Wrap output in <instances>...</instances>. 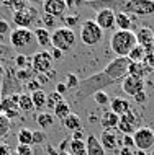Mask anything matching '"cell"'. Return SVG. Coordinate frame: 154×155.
<instances>
[{
	"label": "cell",
	"mask_w": 154,
	"mask_h": 155,
	"mask_svg": "<svg viewBox=\"0 0 154 155\" xmlns=\"http://www.w3.org/2000/svg\"><path fill=\"white\" fill-rule=\"evenodd\" d=\"M110 110L115 113L116 116H125L126 113H130L133 110V106H131V103H130V100H126V98H113L110 101Z\"/></svg>",
	"instance_id": "obj_16"
},
{
	"label": "cell",
	"mask_w": 154,
	"mask_h": 155,
	"mask_svg": "<svg viewBox=\"0 0 154 155\" xmlns=\"http://www.w3.org/2000/svg\"><path fill=\"white\" fill-rule=\"evenodd\" d=\"M144 80H141V78H136V77H131V75H126V77L121 80V90L125 95L131 96V98H135L136 95L139 93V91H144Z\"/></svg>",
	"instance_id": "obj_11"
},
{
	"label": "cell",
	"mask_w": 154,
	"mask_h": 155,
	"mask_svg": "<svg viewBox=\"0 0 154 155\" xmlns=\"http://www.w3.org/2000/svg\"><path fill=\"white\" fill-rule=\"evenodd\" d=\"M70 104H69V101H61L59 104H57L56 108L53 110V114H54V118H57V119H64V118H67V116L70 114Z\"/></svg>",
	"instance_id": "obj_26"
},
{
	"label": "cell",
	"mask_w": 154,
	"mask_h": 155,
	"mask_svg": "<svg viewBox=\"0 0 154 155\" xmlns=\"http://www.w3.org/2000/svg\"><path fill=\"white\" fill-rule=\"evenodd\" d=\"M92 98H94V101L97 103L98 106H110V101H111L107 91H97Z\"/></svg>",
	"instance_id": "obj_34"
},
{
	"label": "cell",
	"mask_w": 154,
	"mask_h": 155,
	"mask_svg": "<svg viewBox=\"0 0 154 155\" xmlns=\"http://www.w3.org/2000/svg\"><path fill=\"white\" fill-rule=\"evenodd\" d=\"M138 46L136 35L133 31H113L110 38V49L115 54V57H128L133 49Z\"/></svg>",
	"instance_id": "obj_2"
},
{
	"label": "cell",
	"mask_w": 154,
	"mask_h": 155,
	"mask_svg": "<svg viewBox=\"0 0 154 155\" xmlns=\"http://www.w3.org/2000/svg\"><path fill=\"white\" fill-rule=\"evenodd\" d=\"M43 23H44V28L46 30H49V28H53V26H56V23H57V18H54V16H49V15H43Z\"/></svg>",
	"instance_id": "obj_42"
},
{
	"label": "cell",
	"mask_w": 154,
	"mask_h": 155,
	"mask_svg": "<svg viewBox=\"0 0 154 155\" xmlns=\"http://www.w3.org/2000/svg\"><path fill=\"white\" fill-rule=\"evenodd\" d=\"M15 153L16 155H35V152H33V149L30 145H20V144H18V147H16Z\"/></svg>",
	"instance_id": "obj_41"
},
{
	"label": "cell",
	"mask_w": 154,
	"mask_h": 155,
	"mask_svg": "<svg viewBox=\"0 0 154 155\" xmlns=\"http://www.w3.org/2000/svg\"><path fill=\"white\" fill-rule=\"evenodd\" d=\"M100 144L103 150H108V152H115V150L120 149V139L116 136L115 131H102V136H100Z\"/></svg>",
	"instance_id": "obj_15"
},
{
	"label": "cell",
	"mask_w": 154,
	"mask_h": 155,
	"mask_svg": "<svg viewBox=\"0 0 154 155\" xmlns=\"http://www.w3.org/2000/svg\"><path fill=\"white\" fill-rule=\"evenodd\" d=\"M15 64L18 69H28V67H31V57L25 56V54H18L15 57Z\"/></svg>",
	"instance_id": "obj_37"
},
{
	"label": "cell",
	"mask_w": 154,
	"mask_h": 155,
	"mask_svg": "<svg viewBox=\"0 0 154 155\" xmlns=\"http://www.w3.org/2000/svg\"><path fill=\"white\" fill-rule=\"evenodd\" d=\"M85 147H87V155H107L100 140L95 136H92V134L85 139Z\"/></svg>",
	"instance_id": "obj_20"
},
{
	"label": "cell",
	"mask_w": 154,
	"mask_h": 155,
	"mask_svg": "<svg viewBox=\"0 0 154 155\" xmlns=\"http://www.w3.org/2000/svg\"><path fill=\"white\" fill-rule=\"evenodd\" d=\"M103 31L95 20H85L84 23L80 25V41L85 46H97L103 41Z\"/></svg>",
	"instance_id": "obj_4"
},
{
	"label": "cell",
	"mask_w": 154,
	"mask_h": 155,
	"mask_svg": "<svg viewBox=\"0 0 154 155\" xmlns=\"http://www.w3.org/2000/svg\"><path fill=\"white\" fill-rule=\"evenodd\" d=\"M36 20H38V12L31 5H28L26 8L13 13V23L16 25V28H26V30H30V26H33V23Z\"/></svg>",
	"instance_id": "obj_9"
},
{
	"label": "cell",
	"mask_w": 154,
	"mask_h": 155,
	"mask_svg": "<svg viewBox=\"0 0 154 155\" xmlns=\"http://www.w3.org/2000/svg\"><path fill=\"white\" fill-rule=\"evenodd\" d=\"M53 64H54V61H53L49 51H46V49L36 51L31 56V70L36 75H38V74H48V72H51V70H53Z\"/></svg>",
	"instance_id": "obj_6"
},
{
	"label": "cell",
	"mask_w": 154,
	"mask_h": 155,
	"mask_svg": "<svg viewBox=\"0 0 154 155\" xmlns=\"http://www.w3.org/2000/svg\"><path fill=\"white\" fill-rule=\"evenodd\" d=\"M128 59H130V62H144V59H146V49L143 48V46H136L133 51L128 54Z\"/></svg>",
	"instance_id": "obj_28"
},
{
	"label": "cell",
	"mask_w": 154,
	"mask_h": 155,
	"mask_svg": "<svg viewBox=\"0 0 154 155\" xmlns=\"http://www.w3.org/2000/svg\"><path fill=\"white\" fill-rule=\"evenodd\" d=\"M130 69V59L128 57H115L105 65V69L98 74H94L90 77L79 82V87L74 93V100L77 103L94 96L97 91H105L107 87L115 85L116 82H121L128 75Z\"/></svg>",
	"instance_id": "obj_1"
},
{
	"label": "cell",
	"mask_w": 154,
	"mask_h": 155,
	"mask_svg": "<svg viewBox=\"0 0 154 155\" xmlns=\"http://www.w3.org/2000/svg\"><path fill=\"white\" fill-rule=\"evenodd\" d=\"M13 77H15V74H12V70H5L3 78H2V87H0V98H7V96H12V95H20L22 87H20V82Z\"/></svg>",
	"instance_id": "obj_10"
},
{
	"label": "cell",
	"mask_w": 154,
	"mask_h": 155,
	"mask_svg": "<svg viewBox=\"0 0 154 155\" xmlns=\"http://www.w3.org/2000/svg\"><path fill=\"white\" fill-rule=\"evenodd\" d=\"M79 77L76 74H67L66 75V78H64V85L67 87V90H76L77 87H79Z\"/></svg>",
	"instance_id": "obj_36"
},
{
	"label": "cell",
	"mask_w": 154,
	"mask_h": 155,
	"mask_svg": "<svg viewBox=\"0 0 154 155\" xmlns=\"http://www.w3.org/2000/svg\"><path fill=\"white\" fill-rule=\"evenodd\" d=\"M144 64H146L149 69H152V70H154V51H151V52H148V54H146Z\"/></svg>",
	"instance_id": "obj_47"
},
{
	"label": "cell",
	"mask_w": 154,
	"mask_h": 155,
	"mask_svg": "<svg viewBox=\"0 0 154 155\" xmlns=\"http://www.w3.org/2000/svg\"><path fill=\"white\" fill-rule=\"evenodd\" d=\"M2 5L7 7V8H12V10H13V13H15V12H20V10H23V8H26L30 3H28V2H23V0H20V2L12 0V2H2Z\"/></svg>",
	"instance_id": "obj_35"
},
{
	"label": "cell",
	"mask_w": 154,
	"mask_h": 155,
	"mask_svg": "<svg viewBox=\"0 0 154 155\" xmlns=\"http://www.w3.org/2000/svg\"><path fill=\"white\" fill-rule=\"evenodd\" d=\"M77 5H80V2H72V0H67V2H66V7L67 8H74Z\"/></svg>",
	"instance_id": "obj_56"
},
{
	"label": "cell",
	"mask_w": 154,
	"mask_h": 155,
	"mask_svg": "<svg viewBox=\"0 0 154 155\" xmlns=\"http://www.w3.org/2000/svg\"><path fill=\"white\" fill-rule=\"evenodd\" d=\"M36 124L39 126L43 131H46V129L53 127L54 124V114H51V113H38V116H36Z\"/></svg>",
	"instance_id": "obj_24"
},
{
	"label": "cell",
	"mask_w": 154,
	"mask_h": 155,
	"mask_svg": "<svg viewBox=\"0 0 154 155\" xmlns=\"http://www.w3.org/2000/svg\"><path fill=\"white\" fill-rule=\"evenodd\" d=\"M121 147H126V149H131L135 147V140H133V136H121V140H120Z\"/></svg>",
	"instance_id": "obj_43"
},
{
	"label": "cell",
	"mask_w": 154,
	"mask_h": 155,
	"mask_svg": "<svg viewBox=\"0 0 154 155\" xmlns=\"http://www.w3.org/2000/svg\"><path fill=\"white\" fill-rule=\"evenodd\" d=\"M57 150H59V152H67V153H69V150H70V139L61 140V144H59V147H57Z\"/></svg>",
	"instance_id": "obj_45"
},
{
	"label": "cell",
	"mask_w": 154,
	"mask_h": 155,
	"mask_svg": "<svg viewBox=\"0 0 154 155\" xmlns=\"http://www.w3.org/2000/svg\"><path fill=\"white\" fill-rule=\"evenodd\" d=\"M151 155H154V150H152V153H151Z\"/></svg>",
	"instance_id": "obj_59"
},
{
	"label": "cell",
	"mask_w": 154,
	"mask_h": 155,
	"mask_svg": "<svg viewBox=\"0 0 154 155\" xmlns=\"http://www.w3.org/2000/svg\"><path fill=\"white\" fill-rule=\"evenodd\" d=\"M70 155H87V147L84 140H72L70 139Z\"/></svg>",
	"instance_id": "obj_30"
},
{
	"label": "cell",
	"mask_w": 154,
	"mask_h": 155,
	"mask_svg": "<svg viewBox=\"0 0 154 155\" xmlns=\"http://www.w3.org/2000/svg\"><path fill=\"white\" fill-rule=\"evenodd\" d=\"M95 23L105 30H115V12L110 8H100L95 12Z\"/></svg>",
	"instance_id": "obj_12"
},
{
	"label": "cell",
	"mask_w": 154,
	"mask_h": 155,
	"mask_svg": "<svg viewBox=\"0 0 154 155\" xmlns=\"http://www.w3.org/2000/svg\"><path fill=\"white\" fill-rule=\"evenodd\" d=\"M35 78L38 80V83L41 85V88H43V87H44V85H46V83L49 82V78H48V75H46V74H38Z\"/></svg>",
	"instance_id": "obj_49"
},
{
	"label": "cell",
	"mask_w": 154,
	"mask_h": 155,
	"mask_svg": "<svg viewBox=\"0 0 154 155\" xmlns=\"http://www.w3.org/2000/svg\"><path fill=\"white\" fill-rule=\"evenodd\" d=\"M36 43L35 39V33L26 28H15L10 31V46L18 51H22V54H25V51H30V48Z\"/></svg>",
	"instance_id": "obj_5"
},
{
	"label": "cell",
	"mask_w": 154,
	"mask_h": 155,
	"mask_svg": "<svg viewBox=\"0 0 154 155\" xmlns=\"http://www.w3.org/2000/svg\"><path fill=\"white\" fill-rule=\"evenodd\" d=\"M18 108L22 113H31L35 110L33 106V101H31V95L30 93H20V98H18Z\"/></svg>",
	"instance_id": "obj_25"
},
{
	"label": "cell",
	"mask_w": 154,
	"mask_h": 155,
	"mask_svg": "<svg viewBox=\"0 0 154 155\" xmlns=\"http://www.w3.org/2000/svg\"><path fill=\"white\" fill-rule=\"evenodd\" d=\"M151 72H154L152 69H149V67L144 64V62H130V69H128V75H131V77H136V78H141V80H144V78L148 77Z\"/></svg>",
	"instance_id": "obj_18"
},
{
	"label": "cell",
	"mask_w": 154,
	"mask_h": 155,
	"mask_svg": "<svg viewBox=\"0 0 154 155\" xmlns=\"http://www.w3.org/2000/svg\"><path fill=\"white\" fill-rule=\"evenodd\" d=\"M10 36V25H8L7 20H0V36Z\"/></svg>",
	"instance_id": "obj_44"
},
{
	"label": "cell",
	"mask_w": 154,
	"mask_h": 155,
	"mask_svg": "<svg viewBox=\"0 0 154 155\" xmlns=\"http://www.w3.org/2000/svg\"><path fill=\"white\" fill-rule=\"evenodd\" d=\"M118 123H120V116H116L111 110L103 111V114L100 116V124L105 131H115L118 127Z\"/></svg>",
	"instance_id": "obj_17"
},
{
	"label": "cell",
	"mask_w": 154,
	"mask_h": 155,
	"mask_svg": "<svg viewBox=\"0 0 154 155\" xmlns=\"http://www.w3.org/2000/svg\"><path fill=\"white\" fill-rule=\"evenodd\" d=\"M13 155H16V153H13Z\"/></svg>",
	"instance_id": "obj_60"
},
{
	"label": "cell",
	"mask_w": 154,
	"mask_h": 155,
	"mask_svg": "<svg viewBox=\"0 0 154 155\" xmlns=\"http://www.w3.org/2000/svg\"><path fill=\"white\" fill-rule=\"evenodd\" d=\"M0 155H12V150L7 144H0Z\"/></svg>",
	"instance_id": "obj_53"
},
{
	"label": "cell",
	"mask_w": 154,
	"mask_h": 155,
	"mask_svg": "<svg viewBox=\"0 0 154 155\" xmlns=\"http://www.w3.org/2000/svg\"><path fill=\"white\" fill-rule=\"evenodd\" d=\"M49 54H51L53 61H61L62 57H64V52L59 51V49H56V48H51V51H49Z\"/></svg>",
	"instance_id": "obj_46"
},
{
	"label": "cell",
	"mask_w": 154,
	"mask_h": 155,
	"mask_svg": "<svg viewBox=\"0 0 154 155\" xmlns=\"http://www.w3.org/2000/svg\"><path fill=\"white\" fill-rule=\"evenodd\" d=\"M133 140H135V147L138 150H148L154 149V131L151 127H138L133 134Z\"/></svg>",
	"instance_id": "obj_7"
},
{
	"label": "cell",
	"mask_w": 154,
	"mask_h": 155,
	"mask_svg": "<svg viewBox=\"0 0 154 155\" xmlns=\"http://www.w3.org/2000/svg\"><path fill=\"white\" fill-rule=\"evenodd\" d=\"M115 26L120 31H131L133 28V18L123 12H115Z\"/></svg>",
	"instance_id": "obj_19"
},
{
	"label": "cell",
	"mask_w": 154,
	"mask_h": 155,
	"mask_svg": "<svg viewBox=\"0 0 154 155\" xmlns=\"http://www.w3.org/2000/svg\"><path fill=\"white\" fill-rule=\"evenodd\" d=\"M35 77H36V74L31 70V67H28V69H18L15 72V78L18 82H30Z\"/></svg>",
	"instance_id": "obj_31"
},
{
	"label": "cell",
	"mask_w": 154,
	"mask_h": 155,
	"mask_svg": "<svg viewBox=\"0 0 154 155\" xmlns=\"http://www.w3.org/2000/svg\"><path fill=\"white\" fill-rule=\"evenodd\" d=\"M61 123H62V126H64L67 131L76 132L77 129H80V116L76 114V113H70L67 118H64Z\"/></svg>",
	"instance_id": "obj_22"
},
{
	"label": "cell",
	"mask_w": 154,
	"mask_h": 155,
	"mask_svg": "<svg viewBox=\"0 0 154 155\" xmlns=\"http://www.w3.org/2000/svg\"><path fill=\"white\" fill-rule=\"evenodd\" d=\"M25 90L26 91H38V90H41V85L38 83V80H36V78H31L30 82H26L25 83Z\"/></svg>",
	"instance_id": "obj_40"
},
{
	"label": "cell",
	"mask_w": 154,
	"mask_h": 155,
	"mask_svg": "<svg viewBox=\"0 0 154 155\" xmlns=\"http://www.w3.org/2000/svg\"><path fill=\"white\" fill-rule=\"evenodd\" d=\"M77 23H79V13L64 16V25H66V28H69V30H72V26H77Z\"/></svg>",
	"instance_id": "obj_39"
},
{
	"label": "cell",
	"mask_w": 154,
	"mask_h": 155,
	"mask_svg": "<svg viewBox=\"0 0 154 155\" xmlns=\"http://www.w3.org/2000/svg\"><path fill=\"white\" fill-rule=\"evenodd\" d=\"M118 155H135L131 149H126V147H120L118 149Z\"/></svg>",
	"instance_id": "obj_54"
},
{
	"label": "cell",
	"mask_w": 154,
	"mask_h": 155,
	"mask_svg": "<svg viewBox=\"0 0 154 155\" xmlns=\"http://www.w3.org/2000/svg\"><path fill=\"white\" fill-rule=\"evenodd\" d=\"M3 74H5V69H3L2 65H0V77H3Z\"/></svg>",
	"instance_id": "obj_58"
},
{
	"label": "cell",
	"mask_w": 154,
	"mask_h": 155,
	"mask_svg": "<svg viewBox=\"0 0 154 155\" xmlns=\"http://www.w3.org/2000/svg\"><path fill=\"white\" fill-rule=\"evenodd\" d=\"M61 101H64V96L59 95L57 91H51V93L48 95V98H46V108L54 110V108H56Z\"/></svg>",
	"instance_id": "obj_33"
},
{
	"label": "cell",
	"mask_w": 154,
	"mask_h": 155,
	"mask_svg": "<svg viewBox=\"0 0 154 155\" xmlns=\"http://www.w3.org/2000/svg\"><path fill=\"white\" fill-rule=\"evenodd\" d=\"M31 95V101H33V106H35V110H38L41 111L43 108H46V98H48V95H46V91H44L43 88L38 90V91H33Z\"/></svg>",
	"instance_id": "obj_23"
},
{
	"label": "cell",
	"mask_w": 154,
	"mask_h": 155,
	"mask_svg": "<svg viewBox=\"0 0 154 155\" xmlns=\"http://www.w3.org/2000/svg\"><path fill=\"white\" fill-rule=\"evenodd\" d=\"M46 139L48 136L44 131H33V145H44Z\"/></svg>",
	"instance_id": "obj_38"
},
{
	"label": "cell",
	"mask_w": 154,
	"mask_h": 155,
	"mask_svg": "<svg viewBox=\"0 0 154 155\" xmlns=\"http://www.w3.org/2000/svg\"><path fill=\"white\" fill-rule=\"evenodd\" d=\"M8 52H10V48H7V46H3L0 43V56H7Z\"/></svg>",
	"instance_id": "obj_55"
},
{
	"label": "cell",
	"mask_w": 154,
	"mask_h": 155,
	"mask_svg": "<svg viewBox=\"0 0 154 155\" xmlns=\"http://www.w3.org/2000/svg\"><path fill=\"white\" fill-rule=\"evenodd\" d=\"M54 91H57V93H59V95H62V96H64L66 93H67V87H66L64 85V82H61V83H57V85H56V90H54Z\"/></svg>",
	"instance_id": "obj_51"
},
{
	"label": "cell",
	"mask_w": 154,
	"mask_h": 155,
	"mask_svg": "<svg viewBox=\"0 0 154 155\" xmlns=\"http://www.w3.org/2000/svg\"><path fill=\"white\" fill-rule=\"evenodd\" d=\"M120 119L125 121V123H128L130 126H133L135 129L141 127V126H139V119H141V116H139V113H138V111H135V110H131L130 113H126V114L121 116Z\"/></svg>",
	"instance_id": "obj_29"
},
{
	"label": "cell",
	"mask_w": 154,
	"mask_h": 155,
	"mask_svg": "<svg viewBox=\"0 0 154 155\" xmlns=\"http://www.w3.org/2000/svg\"><path fill=\"white\" fill-rule=\"evenodd\" d=\"M35 33V39L38 46L41 48H48V46H51V31L46 30V28H36Z\"/></svg>",
	"instance_id": "obj_21"
},
{
	"label": "cell",
	"mask_w": 154,
	"mask_h": 155,
	"mask_svg": "<svg viewBox=\"0 0 154 155\" xmlns=\"http://www.w3.org/2000/svg\"><path fill=\"white\" fill-rule=\"evenodd\" d=\"M16 139H18L20 145H33V131L28 127H22L16 134Z\"/></svg>",
	"instance_id": "obj_27"
},
{
	"label": "cell",
	"mask_w": 154,
	"mask_h": 155,
	"mask_svg": "<svg viewBox=\"0 0 154 155\" xmlns=\"http://www.w3.org/2000/svg\"><path fill=\"white\" fill-rule=\"evenodd\" d=\"M12 131V121L7 116L0 114V139H5Z\"/></svg>",
	"instance_id": "obj_32"
},
{
	"label": "cell",
	"mask_w": 154,
	"mask_h": 155,
	"mask_svg": "<svg viewBox=\"0 0 154 155\" xmlns=\"http://www.w3.org/2000/svg\"><path fill=\"white\" fill-rule=\"evenodd\" d=\"M133 100H135V101L138 103V104H143V103H146V100H148V95H146V91H139V93L136 95Z\"/></svg>",
	"instance_id": "obj_48"
},
{
	"label": "cell",
	"mask_w": 154,
	"mask_h": 155,
	"mask_svg": "<svg viewBox=\"0 0 154 155\" xmlns=\"http://www.w3.org/2000/svg\"><path fill=\"white\" fill-rule=\"evenodd\" d=\"M18 98L20 95H12L7 96V98H0V114L7 116L8 119H20V111L18 108Z\"/></svg>",
	"instance_id": "obj_8"
},
{
	"label": "cell",
	"mask_w": 154,
	"mask_h": 155,
	"mask_svg": "<svg viewBox=\"0 0 154 155\" xmlns=\"http://www.w3.org/2000/svg\"><path fill=\"white\" fill-rule=\"evenodd\" d=\"M136 35V41H138L139 46H143L146 49V54L154 51V31L149 26H139Z\"/></svg>",
	"instance_id": "obj_14"
},
{
	"label": "cell",
	"mask_w": 154,
	"mask_h": 155,
	"mask_svg": "<svg viewBox=\"0 0 154 155\" xmlns=\"http://www.w3.org/2000/svg\"><path fill=\"white\" fill-rule=\"evenodd\" d=\"M46 153H48V155H70V153H67V152H59L57 149L51 147V145H46Z\"/></svg>",
	"instance_id": "obj_50"
},
{
	"label": "cell",
	"mask_w": 154,
	"mask_h": 155,
	"mask_svg": "<svg viewBox=\"0 0 154 155\" xmlns=\"http://www.w3.org/2000/svg\"><path fill=\"white\" fill-rule=\"evenodd\" d=\"M135 155H148V152H144V150H135Z\"/></svg>",
	"instance_id": "obj_57"
},
{
	"label": "cell",
	"mask_w": 154,
	"mask_h": 155,
	"mask_svg": "<svg viewBox=\"0 0 154 155\" xmlns=\"http://www.w3.org/2000/svg\"><path fill=\"white\" fill-rule=\"evenodd\" d=\"M72 140H84V131H82V127L80 129H77L76 132H72V137H70Z\"/></svg>",
	"instance_id": "obj_52"
},
{
	"label": "cell",
	"mask_w": 154,
	"mask_h": 155,
	"mask_svg": "<svg viewBox=\"0 0 154 155\" xmlns=\"http://www.w3.org/2000/svg\"><path fill=\"white\" fill-rule=\"evenodd\" d=\"M76 43H77L76 33L72 30H69V28H66V26L56 28L51 35V46L56 49H59V51H62L64 54L67 51H70V49L76 46Z\"/></svg>",
	"instance_id": "obj_3"
},
{
	"label": "cell",
	"mask_w": 154,
	"mask_h": 155,
	"mask_svg": "<svg viewBox=\"0 0 154 155\" xmlns=\"http://www.w3.org/2000/svg\"><path fill=\"white\" fill-rule=\"evenodd\" d=\"M43 10H44V15L54 16V18H62V20L67 13L66 2H62V0H46L43 3Z\"/></svg>",
	"instance_id": "obj_13"
}]
</instances>
